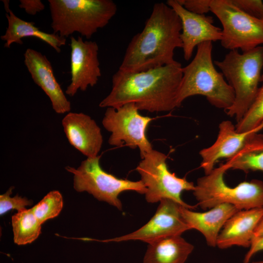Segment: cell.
<instances>
[{"mask_svg": "<svg viewBox=\"0 0 263 263\" xmlns=\"http://www.w3.org/2000/svg\"><path fill=\"white\" fill-rule=\"evenodd\" d=\"M182 68L177 61L141 72L118 69L113 75L110 93L99 106L117 108L132 103L139 110L150 113L171 111L178 108L177 96Z\"/></svg>", "mask_w": 263, "mask_h": 263, "instance_id": "6da1fadb", "label": "cell"}, {"mask_svg": "<svg viewBox=\"0 0 263 263\" xmlns=\"http://www.w3.org/2000/svg\"><path fill=\"white\" fill-rule=\"evenodd\" d=\"M180 18L166 2L155 3L142 31L129 43L119 70L141 72L177 61L174 53L182 48Z\"/></svg>", "mask_w": 263, "mask_h": 263, "instance_id": "7a4b0ae2", "label": "cell"}, {"mask_svg": "<svg viewBox=\"0 0 263 263\" xmlns=\"http://www.w3.org/2000/svg\"><path fill=\"white\" fill-rule=\"evenodd\" d=\"M212 51V42L200 44L193 59L182 68L183 76L177 96L178 108L186 99L196 95L205 96L211 105L225 111L233 103V89L222 73L216 69Z\"/></svg>", "mask_w": 263, "mask_h": 263, "instance_id": "3957f363", "label": "cell"}, {"mask_svg": "<svg viewBox=\"0 0 263 263\" xmlns=\"http://www.w3.org/2000/svg\"><path fill=\"white\" fill-rule=\"evenodd\" d=\"M214 63L234 92L233 103L225 112L235 117L237 123L247 112L257 94L263 70V46L242 53L231 50L222 60Z\"/></svg>", "mask_w": 263, "mask_h": 263, "instance_id": "277c9868", "label": "cell"}, {"mask_svg": "<svg viewBox=\"0 0 263 263\" xmlns=\"http://www.w3.org/2000/svg\"><path fill=\"white\" fill-rule=\"evenodd\" d=\"M53 33L67 38L77 32L90 39L117 12L112 0H49Z\"/></svg>", "mask_w": 263, "mask_h": 263, "instance_id": "5b68a950", "label": "cell"}, {"mask_svg": "<svg viewBox=\"0 0 263 263\" xmlns=\"http://www.w3.org/2000/svg\"><path fill=\"white\" fill-rule=\"evenodd\" d=\"M228 169L222 164L197 179L193 192L201 208L210 209L223 204L232 205L239 210L263 208V182L253 179L229 187L224 181Z\"/></svg>", "mask_w": 263, "mask_h": 263, "instance_id": "8992f818", "label": "cell"}, {"mask_svg": "<svg viewBox=\"0 0 263 263\" xmlns=\"http://www.w3.org/2000/svg\"><path fill=\"white\" fill-rule=\"evenodd\" d=\"M100 156L87 157L76 169L67 166L65 169L74 175V188L77 192L86 191L94 198L106 202L121 210L118 198L125 191H134L145 194L146 188L140 180L132 181L118 178L106 172L100 165Z\"/></svg>", "mask_w": 263, "mask_h": 263, "instance_id": "52a82bcc", "label": "cell"}, {"mask_svg": "<svg viewBox=\"0 0 263 263\" xmlns=\"http://www.w3.org/2000/svg\"><path fill=\"white\" fill-rule=\"evenodd\" d=\"M167 156L152 150L139 163L136 170L146 188L145 199L155 203L165 199H170L182 206L192 209L195 207L186 203L181 198L184 191H193L195 185L185 178H180L171 173L167 164Z\"/></svg>", "mask_w": 263, "mask_h": 263, "instance_id": "ba28073f", "label": "cell"}, {"mask_svg": "<svg viewBox=\"0 0 263 263\" xmlns=\"http://www.w3.org/2000/svg\"><path fill=\"white\" fill-rule=\"evenodd\" d=\"M210 11L222 25L220 41L225 49L245 52L263 45V20L245 13L231 0H211Z\"/></svg>", "mask_w": 263, "mask_h": 263, "instance_id": "9c48e42d", "label": "cell"}, {"mask_svg": "<svg viewBox=\"0 0 263 263\" xmlns=\"http://www.w3.org/2000/svg\"><path fill=\"white\" fill-rule=\"evenodd\" d=\"M139 111L132 103L117 108H107L102 124L111 132L108 140L110 145L121 147L125 145L131 149L138 148L142 158L153 150L146 131L154 118L141 115Z\"/></svg>", "mask_w": 263, "mask_h": 263, "instance_id": "30bf717a", "label": "cell"}, {"mask_svg": "<svg viewBox=\"0 0 263 263\" xmlns=\"http://www.w3.org/2000/svg\"><path fill=\"white\" fill-rule=\"evenodd\" d=\"M159 202L154 215L141 228L131 233L102 241L120 242L140 240L149 244L164 237L181 235L190 229L181 214V205L168 199Z\"/></svg>", "mask_w": 263, "mask_h": 263, "instance_id": "8fae6325", "label": "cell"}, {"mask_svg": "<svg viewBox=\"0 0 263 263\" xmlns=\"http://www.w3.org/2000/svg\"><path fill=\"white\" fill-rule=\"evenodd\" d=\"M70 39L71 79L65 94L74 96L79 90L85 91L96 85L101 73L97 43L84 40L79 36L71 37Z\"/></svg>", "mask_w": 263, "mask_h": 263, "instance_id": "7c38bea8", "label": "cell"}, {"mask_svg": "<svg viewBox=\"0 0 263 263\" xmlns=\"http://www.w3.org/2000/svg\"><path fill=\"white\" fill-rule=\"evenodd\" d=\"M166 3L174 10L180 19L182 48L186 60L190 59L194 49L200 44L207 41H221L222 29L213 24L212 17L191 12L186 9L178 0H168Z\"/></svg>", "mask_w": 263, "mask_h": 263, "instance_id": "4fadbf2b", "label": "cell"}, {"mask_svg": "<svg viewBox=\"0 0 263 263\" xmlns=\"http://www.w3.org/2000/svg\"><path fill=\"white\" fill-rule=\"evenodd\" d=\"M263 129V121L254 129L240 132L229 120H224L219 125V132L215 141L199 152L201 157L200 167L205 174L210 173L215 164L222 158L229 159L238 152L249 138Z\"/></svg>", "mask_w": 263, "mask_h": 263, "instance_id": "5bb4252c", "label": "cell"}, {"mask_svg": "<svg viewBox=\"0 0 263 263\" xmlns=\"http://www.w3.org/2000/svg\"><path fill=\"white\" fill-rule=\"evenodd\" d=\"M24 57V64L33 80L49 98L55 112L58 114L70 112L71 102L57 81L47 57L31 48L26 49Z\"/></svg>", "mask_w": 263, "mask_h": 263, "instance_id": "9a60e30c", "label": "cell"}, {"mask_svg": "<svg viewBox=\"0 0 263 263\" xmlns=\"http://www.w3.org/2000/svg\"><path fill=\"white\" fill-rule=\"evenodd\" d=\"M62 125L70 144L87 157L98 155L103 144L101 129L89 115L82 113H68Z\"/></svg>", "mask_w": 263, "mask_h": 263, "instance_id": "2e32d148", "label": "cell"}, {"mask_svg": "<svg viewBox=\"0 0 263 263\" xmlns=\"http://www.w3.org/2000/svg\"><path fill=\"white\" fill-rule=\"evenodd\" d=\"M263 217V208L238 210L224 225L216 246L220 249L234 245L249 247L256 228Z\"/></svg>", "mask_w": 263, "mask_h": 263, "instance_id": "e0dca14e", "label": "cell"}, {"mask_svg": "<svg viewBox=\"0 0 263 263\" xmlns=\"http://www.w3.org/2000/svg\"><path fill=\"white\" fill-rule=\"evenodd\" d=\"M180 210L190 229L199 231L204 236L207 245L215 247L226 222L239 210L232 205L223 204L204 212L193 211L183 206Z\"/></svg>", "mask_w": 263, "mask_h": 263, "instance_id": "ac0fdd59", "label": "cell"}, {"mask_svg": "<svg viewBox=\"0 0 263 263\" xmlns=\"http://www.w3.org/2000/svg\"><path fill=\"white\" fill-rule=\"evenodd\" d=\"M4 4L8 27L0 38L5 41L4 47L10 48L13 43L22 45V39L27 37L38 38L51 46L56 52L66 44V39L58 34L48 33L40 30L34 22L25 21L17 17L9 8L8 0H2Z\"/></svg>", "mask_w": 263, "mask_h": 263, "instance_id": "d6986e66", "label": "cell"}, {"mask_svg": "<svg viewBox=\"0 0 263 263\" xmlns=\"http://www.w3.org/2000/svg\"><path fill=\"white\" fill-rule=\"evenodd\" d=\"M148 244L143 263H185L194 249L181 235L164 237Z\"/></svg>", "mask_w": 263, "mask_h": 263, "instance_id": "ffe728a7", "label": "cell"}, {"mask_svg": "<svg viewBox=\"0 0 263 263\" xmlns=\"http://www.w3.org/2000/svg\"><path fill=\"white\" fill-rule=\"evenodd\" d=\"M228 169L263 172V134L251 136L243 148L225 163Z\"/></svg>", "mask_w": 263, "mask_h": 263, "instance_id": "44dd1931", "label": "cell"}, {"mask_svg": "<svg viewBox=\"0 0 263 263\" xmlns=\"http://www.w3.org/2000/svg\"><path fill=\"white\" fill-rule=\"evenodd\" d=\"M41 225L32 208L18 211L12 217L14 243L24 245L34 242L41 233Z\"/></svg>", "mask_w": 263, "mask_h": 263, "instance_id": "7402d4cb", "label": "cell"}, {"mask_svg": "<svg viewBox=\"0 0 263 263\" xmlns=\"http://www.w3.org/2000/svg\"><path fill=\"white\" fill-rule=\"evenodd\" d=\"M63 205V197L57 190H52L47 194L32 209L42 224L54 218L60 213Z\"/></svg>", "mask_w": 263, "mask_h": 263, "instance_id": "603a6c76", "label": "cell"}, {"mask_svg": "<svg viewBox=\"0 0 263 263\" xmlns=\"http://www.w3.org/2000/svg\"><path fill=\"white\" fill-rule=\"evenodd\" d=\"M255 99L243 118L235 125L236 131L245 132L255 129L263 121V74Z\"/></svg>", "mask_w": 263, "mask_h": 263, "instance_id": "cb8c5ba5", "label": "cell"}, {"mask_svg": "<svg viewBox=\"0 0 263 263\" xmlns=\"http://www.w3.org/2000/svg\"><path fill=\"white\" fill-rule=\"evenodd\" d=\"M13 188V187H10L5 193L0 195V215L12 209H16L18 211L22 210L33 203L31 200L19 196L18 194L14 197H11Z\"/></svg>", "mask_w": 263, "mask_h": 263, "instance_id": "d4e9b609", "label": "cell"}, {"mask_svg": "<svg viewBox=\"0 0 263 263\" xmlns=\"http://www.w3.org/2000/svg\"><path fill=\"white\" fill-rule=\"evenodd\" d=\"M240 9L249 15L263 20V1L261 0H231Z\"/></svg>", "mask_w": 263, "mask_h": 263, "instance_id": "484cf974", "label": "cell"}, {"mask_svg": "<svg viewBox=\"0 0 263 263\" xmlns=\"http://www.w3.org/2000/svg\"><path fill=\"white\" fill-rule=\"evenodd\" d=\"M186 9L195 14L205 15L210 11L211 0H178Z\"/></svg>", "mask_w": 263, "mask_h": 263, "instance_id": "4316f807", "label": "cell"}, {"mask_svg": "<svg viewBox=\"0 0 263 263\" xmlns=\"http://www.w3.org/2000/svg\"><path fill=\"white\" fill-rule=\"evenodd\" d=\"M19 7L30 15H35L43 11L45 5L40 0H20Z\"/></svg>", "mask_w": 263, "mask_h": 263, "instance_id": "83f0119b", "label": "cell"}, {"mask_svg": "<svg viewBox=\"0 0 263 263\" xmlns=\"http://www.w3.org/2000/svg\"><path fill=\"white\" fill-rule=\"evenodd\" d=\"M249 248L248 251L244 257L243 263H249L255 254L263 251V236L254 237Z\"/></svg>", "mask_w": 263, "mask_h": 263, "instance_id": "f1b7e54d", "label": "cell"}, {"mask_svg": "<svg viewBox=\"0 0 263 263\" xmlns=\"http://www.w3.org/2000/svg\"><path fill=\"white\" fill-rule=\"evenodd\" d=\"M263 236V217L259 223L254 233V237Z\"/></svg>", "mask_w": 263, "mask_h": 263, "instance_id": "f546056e", "label": "cell"}, {"mask_svg": "<svg viewBox=\"0 0 263 263\" xmlns=\"http://www.w3.org/2000/svg\"><path fill=\"white\" fill-rule=\"evenodd\" d=\"M249 263H263V260L254 261V262H252Z\"/></svg>", "mask_w": 263, "mask_h": 263, "instance_id": "4dcf8cb0", "label": "cell"}]
</instances>
